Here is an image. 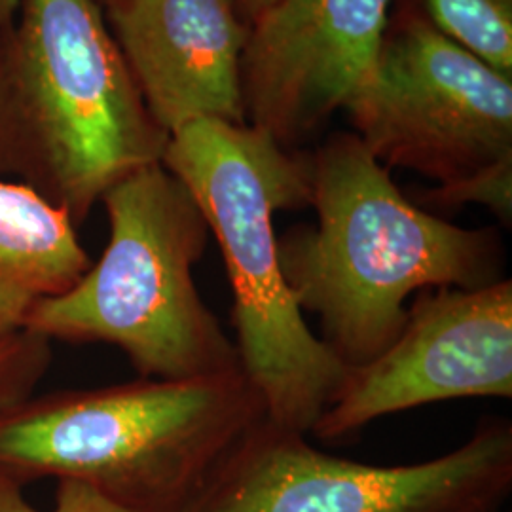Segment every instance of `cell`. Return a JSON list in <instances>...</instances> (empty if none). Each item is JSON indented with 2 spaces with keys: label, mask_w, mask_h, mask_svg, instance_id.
<instances>
[{
  "label": "cell",
  "mask_w": 512,
  "mask_h": 512,
  "mask_svg": "<svg viewBox=\"0 0 512 512\" xmlns=\"http://www.w3.org/2000/svg\"><path fill=\"white\" fill-rule=\"evenodd\" d=\"M52 365V342L31 332L0 340V412L37 391Z\"/></svg>",
  "instance_id": "cell-14"
},
{
  "label": "cell",
  "mask_w": 512,
  "mask_h": 512,
  "mask_svg": "<svg viewBox=\"0 0 512 512\" xmlns=\"http://www.w3.org/2000/svg\"><path fill=\"white\" fill-rule=\"evenodd\" d=\"M50 512H131L86 484L59 480Z\"/></svg>",
  "instance_id": "cell-15"
},
{
  "label": "cell",
  "mask_w": 512,
  "mask_h": 512,
  "mask_svg": "<svg viewBox=\"0 0 512 512\" xmlns=\"http://www.w3.org/2000/svg\"><path fill=\"white\" fill-rule=\"evenodd\" d=\"M512 490V423L484 418L456 450L378 467L258 423L179 512H499Z\"/></svg>",
  "instance_id": "cell-6"
},
{
  "label": "cell",
  "mask_w": 512,
  "mask_h": 512,
  "mask_svg": "<svg viewBox=\"0 0 512 512\" xmlns=\"http://www.w3.org/2000/svg\"><path fill=\"white\" fill-rule=\"evenodd\" d=\"M109 241L69 291L44 300L25 332L48 342L109 344L139 378L192 380L241 372L236 342L194 281L209 228L192 194L162 164L103 196Z\"/></svg>",
  "instance_id": "cell-5"
},
{
  "label": "cell",
  "mask_w": 512,
  "mask_h": 512,
  "mask_svg": "<svg viewBox=\"0 0 512 512\" xmlns=\"http://www.w3.org/2000/svg\"><path fill=\"white\" fill-rule=\"evenodd\" d=\"M0 512H40L29 503L23 488L0 482Z\"/></svg>",
  "instance_id": "cell-16"
},
{
  "label": "cell",
  "mask_w": 512,
  "mask_h": 512,
  "mask_svg": "<svg viewBox=\"0 0 512 512\" xmlns=\"http://www.w3.org/2000/svg\"><path fill=\"white\" fill-rule=\"evenodd\" d=\"M310 156L317 222L277 238L279 266L300 311L319 317V338L349 370L395 342L408 296L505 279L499 232L461 228L408 200L355 133L332 135Z\"/></svg>",
  "instance_id": "cell-1"
},
{
  "label": "cell",
  "mask_w": 512,
  "mask_h": 512,
  "mask_svg": "<svg viewBox=\"0 0 512 512\" xmlns=\"http://www.w3.org/2000/svg\"><path fill=\"white\" fill-rule=\"evenodd\" d=\"M90 266L69 215L23 184L0 181V340L25 332L33 311Z\"/></svg>",
  "instance_id": "cell-11"
},
{
  "label": "cell",
  "mask_w": 512,
  "mask_h": 512,
  "mask_svg": "<svg viewBox=\"0 0 512 512\" xmlns=\"http://www.w3.org/2000/svg\"><path fill=\"white\" fill-rule=\"evenodd\" d=\"M266 418L243 372L33 393L0 412V482L73 480L131 512H179Z\"/></svg>",
  "instance_id": "cell-4"
},
{
  "label": "cell",
  "mask_w": 512,
  "mask_h": 512,
  "mask_svg": "<svg viewBox=\"0 0 512 512\" xmlns=\"http://www.w3.org/2000/svg\"><path fill=\"white\" fill-rule=\"evenodd\" d=\"M103 12L167 135L198 120L247 122L241 57L249 21L236 0H122Z\"/></svg>",
  "instance_id": "cell-10"
},
{
  "label": "cell",
  "mask_w": 512,
  "mask_h": 512,
  "mask_svg": "<svg viewBox=\"0 0 512 512\" xmlns=\"http://www.w3.org/2000/svg\"><path fill=\"white\" fill-rule=\"evenodd\" d=\"M431 25L497 73L512 76V0H425Z\"/></svg>",
  "instance_id": "cell-12"
},
{
  "label": "cell",
  "mask_w": 512,
  "mask_h": 512,
  "mask_svg": "<svg viewBox=\"0 0 512 512\" xmlns=\"http://www.w3.org/2000/svg\"><path fill=\"white\" fill-rule=\"evenodd\" d=\"M473 397H512L511 277L416 293L395 342L349 370L311 433L344 439L397 412Z\"/></svg>",
  "instance_id": "cell-8"
},
{
  "label": "cell",
  "mask_w": 512,
  "mask_h": 512,
  "mask_svg": "<svg viewBox=\"0 0 512 512\" xmlns=\"http://www.w3.org/2000/svg\"><path fill=\"white\" fill-rule=\"evenodd\" d=\"M19 0H0V27L12 23L18 14Z\"/></svg>",
  "instance_id": "cell-18"
},
{
  "label": "cell",
  "mask_w": 512,
  "mask_h": 512,
  "mask_svg": "<svg viewBox=\"0 0 512 512\" xmlns=\"http://www.w3.org/2000/svg\"><path fill=\"white\" fill-rule=\"evenodd\" d=\"M272 2H274V0H236L241 16L247 19L249 23H251L253 19L258 18Z\"/></svg>",
  "instance_id": "cell-17"
},
{
  "label": "cell",
  "mask_w": 512,
  "mask_h": 512,
  "mask_svg": "<svg viewBox=\"0 0 512 512\" xmlns=\"http://www.w3.org/2000/svg\"><path fill=\"white\" fill-rule=\"evenodd\" d=\"M103 10H107L110 6H114V4H118V2H122V0H95Z\"/></svg>",
  "instance_id": "cell-19"
},
{
  "label": "cell",
  "mask_w": 512,
  "mask_h": 512,
  "mask_svg": "<svg viewBox=\"0 0 512 512\" xmlns=\"http://www.w3.org/2000/svg\"><path fill=\"white\" fill-rule=\"evenodd\" d=\"M167 141L95 0H19L0 27V175L78 226Z\"/></svg>",
  "instance_id": "cell-2"
},
{
  "label": "cell",
  "mask_w": 512,
  "mask_h": 512,
  "mask_svg": "<svg viewBox=\"0 0 512 512\" xmlns=\"http://www.w3.org/2000/svg\"><path fill=\"white\" fill-rule=\"evenodd\" d=\"M355 135L389 167L450 184L512 158V76L410 18L385 35L348 109Z\"/></svg>",
  "instance_id": "cell-7"
},
{
  "label": "cell",
  "mask_w": 512,
  "mask_h": 512,
  "mask_svg": "<svg viewBox=\"0 0 512 512\" xmlns=\"http://www.w3.org/2000/svg\"><path fill=\"white\" fill-rule=\"evenodd\" d=\"M421 205L435 209H456L469 203L484 205L503 224L512 219V158L490 165L456 183L437 184L418 196Z\"/></svg>",
  "instance_id": "cell-13"
},
{
  "label": "cell",
  "mask_w": 512,
  "mask_h": 512,
  "mask_svg": "<svg viewBox=\"0 0 512 512\" xmlns=\"http://www.w3.org/2000/svg\"><path fill=\"white\" fill-rule=\"evenodd\" d=\"M391 0H274L249 23L241 57L247 124L294 150L365 90Z\"/></svg>",
  "instance_id": "cell-9"
},
{
  "label": "cell",
  "mask_w": 512,
  "mask_h": 512,
  "mask_svg": "<svg viewBox=\"0 0 512 512\" xmlns=\"http://www.w3.org/2000/svg\"><path fill=\"white\" fill-rule=\"evenodd\" d=\"M162 165L219 241L241 372L268 420L308 435L349 372L311 332L279 266L275 213L311 207L310 154L247 122L198 120L169 135Z\"/></svg>",
  "instance_id": "cell-3"
}]
</instances>
